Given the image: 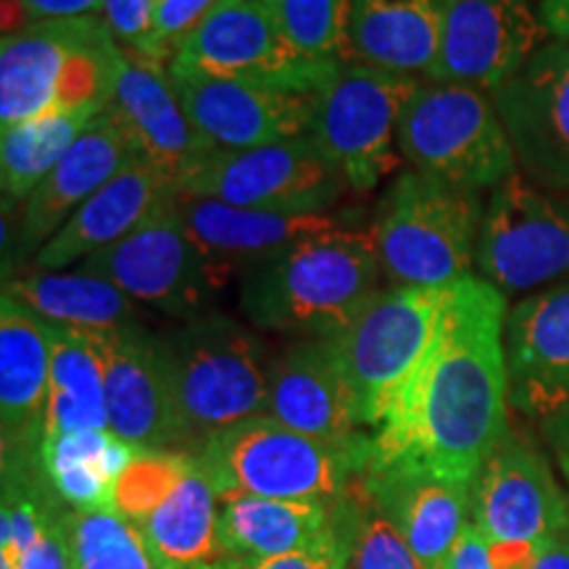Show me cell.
<instances>
[{"mask_svg": "<svg viewBox=\"0 0 569 569\" xmlns=\"http://www.w3.org/2000/svg\"><path fill=\"white\" fill-rule=\"evenodd\" d=\"M507 317V293L480 274L448 288L436 338L372 432L367 467L475 480L511 430Z\"/></svg>", "mask_w": 569, "mask_h": 569, "instance_id": "cell-1", "label": "cell"}, {"mask_svg": "<svg viewBox=\"0 0 569 569\" xmlns=\"http://www.w3.org/2000/svg\"><path fill=\"white\" fill-rule=\"evenodd\" d=\"M372 227L303 238L240 277V309L259 330L330 338L380 290Z\"/></svg>", "mask_w": 569, "mask_h": 569, "instance_id": "cell-2", "label": "cell"}, {"mask_svg": "<svg viewBox=\"0 0 569 569\" xmlns=\"http://www.w3.org/2000/svg\"><path fill=\"white\" fill-rule=\"evenodd\" d=\"M124 48L98 17L32 21L0 42V127L67 111H106Z\"/></svg>", "mask_w": 569, "mask_h": 569, "instance_id": "cell-3", "label": "cell"}, {"mask_svg": "<svg viewBox=\"0 0 569 569\" xmlns=\"http://www.w3.org/2000/svg\"><path fill=\"white\" fill-rule=\"evenodd\" d=\"M193 453L219 498L338 503L367 469L372 443L332 446L256 417L203 440Z\"/></svg>", "mask_w": 569, "mask_h": 569, "instance_id": "cell-4", "label": "cell"}, {"mask_svg": "<svg viewBox=\"0 0 569 569\" xmlns=\"http://www.w3.org/2000/svg\"><path fill=\"white\" fill-rule=\"evenodd\" d=\"M161 346L190 453L227 427L267 415L272 359L248 327L203 315L163 336Z\"/></svg>", "mask_w": 569, "mask_h": 569, "instance_id": "cell-5", "label": "cell"}, {"mask_svg": "<svg viewBox=\"0 0 569 569\" xmlns=\"http://www.w3.org/2000/svg\"><path fill=\"white\" fill-rule=\"evenodd\" d=\"M486 206L480 193L411 172L382 196L372 232L393 288H451L472 274Z\"/></svg>", "mask_w": 569, "mask_h": 569, "instance_id": "cell-6", "label": "cell"}, {"mask_svg": "<svg viewBox=\"0 0 569 569\" xmlns=\"http://www.w3.org/2000/svg\"><path fill=\"white\" fill-rule=\"evenodd\" d=\"M398 153L419 174L467 193L517 174V153L496 98L467 84H422L398 127Z\"/></svg>", "mask_w": 569, "mask_h": 569, "instance_id": "cell-7", "label": "cell"}, {"mask_svg": "<svg viewBox=\"0 0 569 569\" xmlns=\"http://www.w3.org/2000/svg\"><path fill=\"white\" fill-rule=\"evenodd\" d=\"M122 515L161 569L224 565L219 496L190 451H140L117 482Z\"/></svg>", "mask_w": 569, "mask_h": 569, "instance_id": "cell-8", "label": "cell"}, {"mask_svg": "<svg viewBox=\"0 0 569 569\" xmlns=\"http://www.w3.org/2000/svg\"><path fill=\"white\" fill-rule=\"evenodd\" d=\"M448 288H380L336 336L343 369L367 430L386 422L390 407L436 338Z\"/></svg>", "mask_w": 569, "mask_h": 569, "instance_id": "cell-9", "label": "cell"}, {"mask_svg": "<svg viewBox=\"0 0 569 569\" xmlns=\"http://www.w3.org/2000/svg\"><path fill=\"white\" fill-rule=\"evenodd\" d=\"M422 82L369 63H340L319 90L311 138L343 174L348 190L369 193L398 167V127Z\"/></svg>", "mask_w": 569, "mask_h": 569, "instance_id": "cell-10", "label": "cell"}, {"mask_svg": "<svg viewBox=\"0 0 569 569\" xmlns=\"http://www.w3.org/2000/svg\"><path fill=\"white\" fill-rule=\"evenodd\" d=\"M472 525L496 569H525L540 543L569 530V493L549 459L515 430L475 475Z\"/></svg>", "mask_w": 569, "mask_h": 569, "instance_id": "cell-11", "label": "cell"}, {"mask_svg": "<svg viewBox=\"0 0 569 569\" xmlns=\"http://www.w3.org/2000/svg\"><path fill=\"white\" fill-rule=\"evenodd\" d=\"M346 188L330 156L311 134H303L248 151H213L182 182L180 196L256 211L327 213Z\"/></svg>", "mask_w": 569, "mask_h": 569, "instance_id": "cell-12", "label": "cell"}, {"mask_svg": "<svg viewBox=\"0 0 569 569\" xmlns=\"http://www.w3.org/2000/svg\"><path fill=\"white\" fill-rule=\"evenodd\" d=\"M80 269L122 288L138 306L182 322L203 317L213 296L224 290L184 227L177 198L119 243L84 259Z\"/></svg>", "mask_w": 569, "mask_h": 569, "instance_id": "cell-13", "label": "cell"}, {"mask_svg": "<svg viewBox=\"0 0 569 569\" xmlns=\"http://www.w3.org/2000/svg\"><path fill=\"white\" fill-rule=\"evenodd\" d=\"M475 267L501 293H525L567 277L569 193L536 188L519 174L493 188Z\"/></svg>", "mask_w": 569, "mask_h": 569, "instance_id": "cell-14", "label": "cell"}, {"mask_svg": "<svg viewBox=\"0 0 569 569\" xmlns=\"http://www.w3.org/2000/svg\"><path fill=\"white\" fill-rule=\"evenodd\" d=\"M338 67L298 56L277 30L264 0H219L169 63V69L182 74L301 90H322Z\"/></svg>", "mask_w": 569, "mask_h": 569, "instance_id": "cell-15", "label": "cell"}, {"mask_svg": "<svg viewBox=\"0 0 569 569\" xmlns=\"http://www.w3.org/2000/svg\"><path fill=\"white\" fill-rule=\"evenodd\" d=\"M543 34L528 0H446L440 48L427 77L496 96L536 56Z\"/></svg>", "mask_w": 569, "mask_h": 569, "instance_id": "cell-16", "label": "cell"}, {"mask_svg": "<svg viewBox=\"0 0 569 569\" xmlns=\"http://www.w3.org/2000/svg\"><path fill=\"white\" fill-rule=\"evenodd\" d=\"M172 80L198 132L217 151H248L315 130L319 90L182 71H172Z\"/></svg>", "mask_w": 569, "mask_h": 569, "instance_id": "cell-17", "label": "cell"}, {"mask_svg": "<svg viewBox=\"0 0 569 569\" xmlns=\"http://www.w3.org/2000/svg\"><path fill=\"white\" fill-rule=\"evenodd\" d=\"M493 98L519 169L538 188L569 193V42L540 46Z\"/></svg>", "mask_w": 569, "mask_h": 569, "instance_id": "cell-18", "label": "cell"}, {"mask_svg": "<svg viewBox=\"0 0 569 569\" xmlns=\"http://www.w3.org/2000/svg\"><path fill=\"white\" fill-rule=\"evenodd\" d=\"M106 369L109 430L140 451H180L184 436L161 338L146 327L98 332Z\"/></svg>", "mask_w": 569, "mask_h": 569, "instance_id": "cell-19", "label": "cell"}, {"mask_svg": "<svg viewBox=\"0 0 569 569\" xmlns=\"http://www.w3.org/2000/svg\"><path fill=\"white\" fill-rule=\"evenodd\" d=\"M264 417L332 446L372 443L327 338L296 340L274 356Z\"/></svg>", "mask_w": 569, "mask_h": 569, "instance_id": "cell-20", "label": "cell"}, {"mask_svg": "<svg viewBox=\"0 0 569 569\" xmlns=\"http://www.w3.org/2000/svg\"><path fill=\"white\" fill-rule=\"evenodd\" d=\"M111 109L130 130L140 159L167 177L177 190L217 151L184 109L167 63L124 51V67Z\"/></svg>", "mask_w": 569, "mask_h": 569, "instance_id": "cell-21", "label": "cell"}, {"mask_svg": "<svg viewBox=\"0 0 569 569\" xmlns=\"http://www.w3.org/2000/svg\"><path fill=\"white\" fill-rule=\"evenodd\" d=\"M134 159H140L138 146L109 106L19 209L13 253L19 259H34L40 248L67 224L71 213Z\"/></svg>", "mask_w": 569, "mask_h": 569, "instance_id": "cell-22", "label": "cell"}, {"mask_svg": "<svg viewBox=\"0 0 569 569\" xmlns=\"http://www.w3.org/2000/svg\"><path fill=\"white\" fill-rule=\"evenodd\" d=\"M511 409L549 419L569 407V282L511 306L507 317Z\"/></svg>", "mask_w": 569, "mask_h": 569, "instance_id": "cell-23", "label": "cell"}, {"mask_svg": "<svg viewBox=\"0 0 569 569\" xmlns=\"http://www.w3.org/2000/svg\"><path fill=\"white\" fill-rule=\"evenodd\" d=\"M177 209L222 288H227L232 277L248 274L298 240L336 230L343 222L330 213L238 209V206L211 201V198L190 196L177 198Z\"/></svg>", "mask_w": 569, "mask_h": 569, "instance_id": "cell-24", "label": "cell"}, {"mask_svg": "<svg viewBox=\"0 0 569 569\" xmlns=\"http://www.w3.org/2000/svg\"><path fill=\"white\" fill-rule=\"evenodd\" d=\"M359 480L427 569L446 559L472 522V482L417 467H367Z\"/></svg>", "mask_w": 569, "mask_h": 569, "instance_id": "cell-25", "label": "cell"}, {"mask_svg": "<svg viewBox=\"0 0 569 569\" xmlns=\"http://www.w3.org/2000/svg\"><path fill=\"white\" fill-rule=\"evenodd\" d=\"M51 386V338L46 319L0 296V432L3 459L40 457Z\"/></svg>", "mask_w": 569, "mask_h": 569, "instance_id": "cell-26", "label": "cell"}, {"mask_svg": "<svg viewBox=\"0 0 569 569\" xmlns=\"http://www.w3.org/2000/svg\"><path fill=\"white\" fill-rule=\"evenodd\" d=\"M174 198H180V190L159 169L146 159H134L71 213L67 224L34 256V267L42 272H63L71 264H82L92 253L138 230Z\"/></svg>", "mask_w": 569, "mask_h": 569, "instance_id": "cell-27", "label": "cell"}, {"mask_svg": "<svg viewBox=\"0 0 569 569\" xmlns=\"http://www.w3.org/2000/svg\"><path fill=\"white\" fill-rule=\"evenodd\" d=\"M63 509L40 457L3 459L0 569H71Z\"/></svg>", "mask_w": 569, "mask_h": 569, "instance_id": "cell-28", "label": "cell"}, {"mask_svg": "<svg viewBox=\"0 0 569 569\" xmlns=\"http://www.w3.org/2000/svg\"><path fill=\"white\" fill-rule=\"evenodd\" d=\"M446 0H351L353 61L430 74L443 32Z\"/></svg>", "mask_w": 569, "mask_h": 569, "instance_id": "cell-29", "label": "cell"}, {"mask_svg": "<svg viewBox=\"0 0 569 569\" xmlns=\"http://www.w3.org/2000/svg\"><path fill=\"white\" fill-rule=\"evenodd\" d=\"M3 293L17 298L48 325L82 332H117L138 327L140 306L122 288L103 277L77 272H24L3 284Z\"/></svg>", "mask_w": 569, "mask_h": 569, "instance_id": "cell-30", "label": "cell"}, {"mask_svg": "<svg viewBox=\"0 0 569 569\" xmlns=\"http://www.w3.org/2000/svg\"><path fill=\"white\" fill-rule=\"evenodd\" d=\"M140 448L111 430H82L46 438L40 446V469L53 496L71 511L113 509L117 482Z\"/></svg>", "mask_w": 569, "mask_h": 569, "instance_id": "cell-31", "label": "cell"}, {"mask_svg": "<svg viewBox=\"0 0 569 569\" xmlns=\"http://www.w3.org/2000/svg\"><path fill=\"white\" fill-rule=\"evenodd\" d=\"M48 338H51V386H48L42 440L67 432L109 430L106 369L98 332L48 325Z\"/></svg>", "mask_w": 569, "mask_h": 569, "instance_id": "cell-32", "label": "cell"}, {"mask_svg": "<svg viewBox=\"0 0 569 569\" xmlns=\"http://www.w3.org/2000/svg\"><path fill=\"white\" fill-rule=\"evenodd\" d=\"M336 503L280 498H219V540L224 561L272 559L315 540L332 519Z\"/></svg>", "mask_w": 569, "mask_h": 569, "instance_id": "cell-33", "label": "cell"}, {"mask_svg": "<svg viewBox=\"0 0 569 569\" xmlns=\"http://www.w3.org/2000/svg\"><path fill=\"white\" fill-rule=\"evenodd\" d=\"M103 113V111H101ZM98 111H67L6 127L0 134V184L3 201L24 206L56 163L71 151Z\"/></svg>", "mask_w": 569, "mask_h": 569, "instance_id": "cell-34", "label": "cell"}, {"mask_svg": "<svg viewBox=\"0 0 569 569\" xmlns=\"http://www.w3.org/2000/svg\"><path fill=\"white\" fill-rule=\"evenodd\" d=\"M269 17L306 61L351 63V0H264Z\"/></svg>", "mask_w": 569, "mask_h": 569, "instance_id": "cell-35", "label": "cell"}, {"mask_svg": "<svg viewBox=\"0 0 569 569\" xmlns=\"http://www.w3.org/2000/svg\"><path fill=\"white\" fill-rule=\"evenodd\" d=\"M71 569H161L159 561L117 509H63Z\"/></svg>", "mask_w": 569, "mask_h": 569, "instance_id": "cell-36", "label": "cell"}, {"mask_svg": "<svg viewBox=\"0 0 569 569\" xmlns=\"http://www.w3.org/2000/svg\"><path fill=\"white\" fill-rule=\"evenodd\" d=\"M359 478L351 488L356 519L348 569H427Z\"/></svg>", "mask_w": 569, "mask_h": 569, "instance_id": "cell-37", "label": "cell"}, {"mask_svg": "<svg viewBox=\"0 0 569 569\" xmlns=\"http://www.w3.org/2000/svg\"><path fill=\"white\" fill-rule=\"evenodd\" d=\"M353 498L348 490L346 498H340L332 509V519L315 540L301 546V549L282 553L272 559H253V561H224V569H348L353 546Z\"/></svg>", "mask_w": 569, "mask_h": 569, "instance_id": "cell-38", "label": "cell"}, {"mask_svg": "<svg viewBox=\"0 0 569 569\" xmlns=\"http://www.w3.org/2000/svg\"><path fill=\"white\" fill-rule=\"evenodd\" d=\"M219 0H153V51L151 59L172 63L182 42L198 30Z\"/></svg>", "mask_w": 569, "mask_h": 569, "instance_id": "cell-39", "label": "cell"}, {"mask_svg": "<svg viewBox=\"0 0 569 569\" xmlns=\"http://www.w3.org/2000/svg\"><path fill=\"white\" fill-rule=\"evenodd\" d=\"M119 46L151 59L153 51V0H103L98 13Z\"/></svg>", "mask_w": 569, "mask_h": 569, "instance_id": "cell-40", "label": "cell"}, {"mask_svg": "<svg viewBox=\"0 0 569 569\" xmlns=\"http://www.w3.org/2000/svg\"><path fill=\"white\" fill-rule=\"evenodd\" d=\"M101 3L103 0H3V34L24 30L32 21L96 17Z\"/></svg>", "mask_w": 569, "mask_h": 569, "instance_id": "cell-41", "label": "cell"}, {"mask_svg": "<svg viewBox=\"0 0 569 569\" xmlns=\"http://www.w3.org/2000/svg\"><path fill=\"white\" fill-rule=\"evenodd\" d=\"M436 569H496V565L490 557L488 540L469 522V528L461 532L453 549L446 553V559Z\"/></svg>", "mask_w": 569, "mask_h": 569, "instance_id": "cell-42", "label": "cell"}, {"mask_svg": "<svg viewBox=\"0 0 569 569\" xmlns=\"http://www.w3.org/2000/svg\"><path fill=\"white\" fill-rule=\"evenodd\" d=\"M540 427H543L546 443H549L553 457L559 461L561 475H565V480L569 482V407L557 411V415L549 419H543Z\"/></svg>", "mask_w": 569, "mask_h": 569, "instance_id": "cell-43", "label": "cell"}, {"mask_svg": "<svg viewBox=\"0 0 569 569\" xmlns=\"http://www.w3.org/2000/svg\"><path fill=\"white\" fill-rule=\"evenodd\" d=\"M525 569H569V530L540 543Z\"/></svg>", "mask_w": 569, "mask_h": 569, "instance_id": "cell-44", "label": "cell"}, {"mask_svg": "<svg viewBox=\"0 0 569 569\" xmlns=\"http://www.w3.org/2000/svg\"><path fill=\"white\" fill-rule=\"evenodd\" d=\"M538 17L553 40L569 42V0H540Z\"/></svg>", "mask_w": 569, "mask_h": 569, "instance_id": "cell-45", "label": "cell"}, {"mask_svg": "<svg viewBox=\"0 0 569 569\" xmlns=\"http://www.w3.org/2000/svg\"><path fill=\"white\" fill-rule=\"evenodd\" d=\"M201 569H224L222 565H213V567H201Z\"/></svg>", "mask_w": 569, "mask_h": 569, "instance_id": "cell-46", "label": "cell"}]
</instances>
